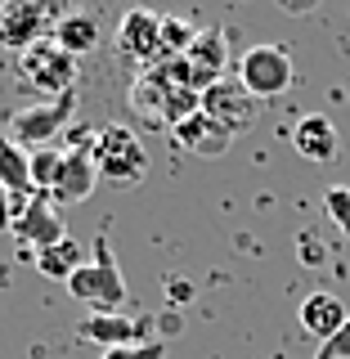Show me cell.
I'll use <instances>...</instances> for the list:
<instances>
[{
	"mask_svg": "<svg viewBox=\"0 0 350 359\" xmlns=\"http://www.w3.org/2000/svg\"><path fill=\"white\" fill-rule=\"evenodd\" d=\"M130 108H135L140 121L175 130L184 117H194L202 108V95L175 86L171 76H166V67H149V72H135V81H130Z\"/></svg>",
	"mask_w": 350,
	"mask_h": 359,
	"instance_id": "cell-1",
	"label": "cell"
},
{
	"mask_svg": "<svg viewBox=\"0 0 350 359\" xmlns=\"http://www.w3.org/2000/svg\"><path fill=\"white\" fill-rule=\"evenodd\" d=\"M90 153H95L99 180L112 189H135L149 175V153L130 126H99L90 135Z\"/></svg>",
	"mask_w": 350,
	"mask_h": 359,
	"instance_id": "cell-2",
	"label": "cell"
},
{
	"mask_svg": "<svg viewBox=\"0 0 350 359\" xmlns=\"http://www.w3.org/2000/svg\"><path fill=\"white\" fill-rule=\"evenodd\" d=\"M90 252L95 256L67 278V292H72L76 301H86V306H95V314H117L126 306V278H121V269L108 252V233H99Z\"/></svg>",
	"mask_w": 350,
	"mask_h": 359,
	"instance_id": "cell-3",
	"label": "cell"
},
{
	"mask_svg": "<svg viewBox=\"0 0 350 359\" xmlns=\"http://www.w3.org/2000/svg\"><path fill=\"white\" fill-rule=\"evenodd\" d=\"M18 72H22V86H32L41 99H63V95H72L81 67H76V59L67 50H59L54 41H41V45H32L27 54H18Z\"/></svg>",
	"mask_w": 350,
	"mask_h": 359,
	"instance_id": "cell-4",
	"label": "cell"
},
{
	"mask_svg": "<svg viewBox=\"0 0 350 359\" xmlns=\"http://www.w3.org/2000/svg\"><path fill=\"white\" fill-rule=\"evenodd\" d=\"M202 112H207L211 121H220L224 130L234 135V140H238L243 130H252L256 126V117H261V99L252 95V90H247L243 81H238V72H224L216 86L207 90V95H202Z\"/></svg>",
	"mask_w": 350,
	"mask_h": 359,
	"instance_id": "cell-5",
	"label": "cell"
},
{
	"mask_svg": "<svg viewBox=\"0 0 350 359\" xmlns=\"http://www.w3.org/2000/svg\"><path fill=\"white\" fill-rule=\"evenodd\" d=\"M67 117H72V95H63V99H41V104L18 108L14 117H9V140H14L18 149H27V153L54 149V135L67 126Z\"/></svg>",
	"mask_w": 350,
	"mask_h": 359,
	"instance_id": "cell-6",
	"label": "cell"
},
{
	"mask_svg": "<svg viewBox=\"0 0 350 359\" xmlns=\"http://www.w3.org/2000/svg\"><path fill=\"white\" fill-rule=\"evenodd\" d=\"M292 59L288 50H278V45H252V50L238 59V81L252 90L256 99H274L283 95V90L292 86Z\"/></svg>",
	"mask_w": 350,
	"mask_h": 359,
	"instance_id": "cell-7",
	"label": "cell"
},
{
	"mask_svg": "<svg viewBox=\"0 0 350 359\" xmlns=\"http://www.w3.org/2000/svg\"><path fill=\"white\" fill-rule=\"evenodd\" d=\"M14 238L22 247H32V256L45 252V247H54V243H63L67 233H63V216H59V202H54L50 194H36V198H27V202H14Z\"/></svg>",
	"mask_w": 350,
	"mask_h": 359,
	"instance_id": "cell-8",
	"label": "cell"
},
{
	"mask_svg": "<svg viewBox=\"0 0 350 359\" xmlns=\"http://www.w3.org/2000/svg\"><path fill=\"white\" fill-rule=\"evenodd\" d=\"M117 50L121 59L135 63L140 72L162 63V14L153 9H130L126 18L117 22Z\"/></svg>",
	"mask_w": 350,
	"mask_h": 359,
	"instance_id": "cell-9",
	"label": "cell"
},
{
	"mask_svg": "<svg viewBox=\"0 0 350 359\" xmlns=\"http://www.w3.org/2000/svg\"><path fill=\"white\" fill-rule=\"evenodd\" d=\"M50 9L45 5H32V0H9V5H0V45L5 50H18L27 54L32 45L50 41Z\"/></svg>",
	"mask_w": 350,
	"mask_h": 359,
	"instance_id": "cell-10",
	"label": "cell"
},
{
	"mask_svg": "<svg viewBox=\"0 0 350 359\" xmlns=\"http://www.w3.org/2000/svg\"><path fill=\"white\" fill-rule=\"evenodd\" d=\"M153 323L149 319H130V314H90V319L76 328V337L99 351H121V346H140V341H153L149 337Z\"/></svg>",
	"mask_w": 350,
	"mask_h": 359,
	"instance_id": "cell-11",
	"label": "cell"
},
{
	"mask_svg": "<svg viewBox=\"0 0 350 359\" xmlns=\"http://www.w3.org/2000/svg\"><path fill=\"white\" fill-rule=\"evenodd\" d=\"M95 135V130H90ZM90 135L76 149H67L63 153V171H59V184H54V202H67V207H76V202H86L90 194H95V184H99V171H95V153H90Z\"/></svg>",
	"mask_w": 350,
	"mask_h": 359,
	"instance_id": "cell-12",
	"label": "cell"
},
{
	"mask_svg": "<svg viewBox=\"0 0 350 359\" xmlns=\"http://www.w3.org/2000/svg\"><path fill=\"white\" fill-rule=\"evenodd\" d=\"M171 140L180 144L184 153H194V157H220V153H229V144H234V135L220 126V121H211L207 112H194V117H184L180 126L171 130Z\"/></svg>",
	"mask_w": 350,
	"mask_h": 359,
	"instance_id": "cell-13",
	"label": "cell"
},
{
	"mask_svg": "<svg viewBox=\"0 0 350 359\" xmlns=\"http://www.w3.org/2000/svg\"><path fill=\"white\" fill-rule=\"evenodd\" d=\"M346 323H350V310H346L342 297H332V292H314V297L301 301V332H310L319 346L332 341Z\"/></svg>",
	"mask_w": 350,
	"mask_h": 359,
	"instance_id": "cell-14",
	"label": "cell"
},
{
	"mask_svg": "<svg viewBox=\"0 0 350 359\" xmlns=\"http://www.w3.org/2000/svg\"><path fill=\"white\" fill-rule=\"evenodd\" d=\"M292 149H297L306 162H337V153H342V135L328 117H301L297 130H292Z\"/></svg>",
	"mask_w": 350,
	"mask_h": 359,
	"instance_id": "cell-15",
	"label": "cell"
},
{
	"mask_svg": "<svg viewBox=\"0 0 350 359\" xmlns=\"http://www.w3.org/2000/svg\"><path fill=\"white\" fill-rule=\"evenodd\" d=\"M0 189L14 202L36 198V180H32V153L18 149L9 135H0Z\"/></svg>",
	"mask_w": 350,
	"mask_h": 359,
	"instance_id": "cell-16",
	"label": "cell"
},
{
	"mask_svg": "<svg viewBox=\"0 0 350 359\" xmlns=\"http://www.w3.org/2000/svg\"><path fill=\"white\" fill-rule=\"evenodd\" d=\"M50 41L59 45V50H67L72 59H81V54H90L99 45V18L90 14V9H76V14H63L59 22H54Z\"/></svg>",
	"mask_w": 350,
	"mask_h": 359,
	"instance_id": "cell-17",
	"label": "cell"
},
{
	"mask_svg": "<svg viewBox=\"0 0 350 359\" xmlns=\"http://www.w3.org/2000/svg\"><path fill=\"white\" fill-rule=\"evenodd\" d=\"M32 265H36L45 278H54V283L67 287V278H72L76 269L86 265V247L76 243V238H63V243H54V247H45V252H36V256H32Z\"/></svg>",
	"mask_w": 350,
	"mask_h": 359,
	"instance_id": "cell-18",
	"label": "cell"
},
{
	"mask_svg": "<svg viewBox=\"0 0 350 359\" xmlns=\"http://www.w3.org/2000/svg\"><path fill=\"white\" fill-rule=\"evenodd\" d=\"M198 32H202V27H194L189 18L162 14V63L180 59V54H189V45L198 41ZM162 63H157V67H162Z\"/></svg>",
	"mask_w": 350,
	"mask_h": 359,
	"instance_id": "cell-19",
	"label": "cell"
},
{
	"mask_svg": "<svg viewBox=\"0 0 350 359\" xmlns=\"http://www.w3.org/2000/svg\"><path fill=\"white\" fill-rule=\"evenodd\" d=\"M63 171V153L59 149H36L32 153V180H36V194H54Z\"/></svg>",
	"mask_w": 350,
	"mask_h": 359,
	"instance_id": "cell-20",
	"label": "cell"
},
{
	"mask_svg": "<svg viewBox=\"0 0 350 359\" xmlns=\"http://www.w3.org/2000/svg\"><path fill=\"white\" fill-rule=\"evenodd\" d=\"M323 216H328L337 229L350 238V189L346 184H332L328 194H323Z\"/></svg>",
	"mask_w": 350,
	"mask_h": 359,
	"instance_id": "cell-21",
	"label": "cell"
},
{
	"mask_svg": "<svg viewBox=\"0 0 350 359\" xmlns=\"http://www.w3.org/2000/svg\"><path fill=\"white\" fill-rule=\"evenodd\" d=\"M99 359H166V341H140V346H121V351H104Z\"/></svg>",
	"mask_w": 350,
	"mask_h": 359,
	"instance_id": "cell-22",
	"label": "cell"
},
{
	"mask_svg": "<svg viewBox=\"0 0 350 359\" xmlns=\"http://www.w3.org/2000/svg\"><path fill=\"white\" fill-rule=\"evenodd\" d=\"M297 247H301V265H310V269H319L323 261H328V252H323V238H319L314 229H306V233H301V238H297Z\"/></svg>",
	"mask_w": 350,
	"mask_h": 359,
	"instance_id": "cell-23",
	"label": "cell"
},
{
	"mask_svg": "<svg viewBox=\"0 0 350 359\" xmlns=\"http://www.w3.org/2000/svg\"><path fill=\"white\" fill-rule=\"evenodd\" d=\"M319 359H350V323L332 337V341H323V346H319Z\"/></svg>",
	"mask_w": 350,
	"mask_h": 359,
	"instance_id": "cell-24",
	"label": "cell"
},
{
	"mask_svg": "<svg viewBox=\"0 0 350 359\" xmlns=\"http://www.w3.org/2000/svg\"><path fill=\"white\" fill-rule=\"evenodd\" d=\"M5 229H14V198L0 189V233H5Z\"/></svg>",
	"mask_w": 350,
	"mask_h": 359,
	"instance_id": "cell-25",
	"label": "cell"
}]
</instances>
